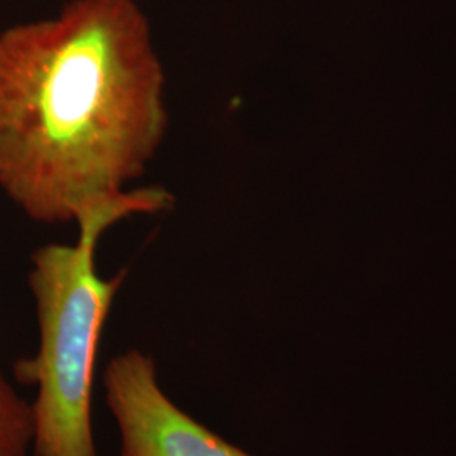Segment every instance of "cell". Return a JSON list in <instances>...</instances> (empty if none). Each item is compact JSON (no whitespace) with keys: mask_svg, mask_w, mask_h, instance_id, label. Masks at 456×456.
Returning a JSON list of instances; mask_svg holds the SVG:
<instances>
[{"mask_svg":"<svg viewBox=\"0 0 456 456\" xmlns=\"http://www.w3.org/2000/svg\"><path fill=\"white\" fill-rule=\"evenodd\" d=\"M164 188H134L86 210L75 244H48L31 256L29 288L39 346L16 362V377L36 386L31 403L34 456H98L94 435V386L103 328L124 273L100 276L95 252L105 230L132 215L171 208Z\"/></svg>","mask_w":456,"mask_h":456,"instance_id":"7a4b0ae2","label":"cell"},{"mask_svg":"<svg viewBox=\"0 0 456 456\" xmlns=\"http://www.w3.org/2000/svg\"><path fill=\"white\" fill-rule=\"evenodd\" d=\"M103 389L120 456H252L176 406L159 384L154 359L137 348L110 359Z\"/></svg>","mask_w":456,"mask_h":456,"instance_id":"3957f363","label":"cell"},{"mask_svg":"<svg viewBox=\"0 0 456 456\" xmlns=\"http://www.w3.org/2000/svg\"><path fill=\"white\" fill-rule=\"evenodd\" d=\"M33 441V406L0 370V456H31Z\"/></svg>","mask_w":456,"mask_h":456,"instance_id":"277c9868","label":"cell"},{"mask_svg":"<svg viewBox=\"0 0 456 456\" xmlns=\"http://www.w3.org/2000/svg\"><path fill=\"white\" fill-rule=\"evenodd\" d=\"M163 63L135 0H69L0 33V191L75 224L129 191L163 144Z\"/></svg>","mask_w":456,"mask_h":456,"instance_id":"6da1fadb","label":"cell"}]
</instances>
